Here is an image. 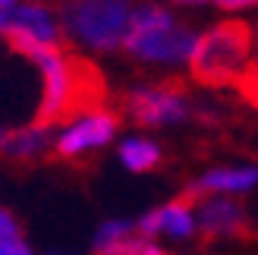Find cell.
<instances>
[{
  "label": "cell",
  "mask_w": 258,
  "mask_h": 255,
  "mask_svg": "<svg viewBox=\"0 0 258 255\" xmlns=\"http://www.w3.org/2000/svg\"><path fill=\"white\" fill-rule=\"evenodd\" d=\"M41 73V95L35 107V123L54 130L60 123H73L95 113L104 104V79L88 57L67 54V50H47L35 60Z\"/></svg>",
  "instance_id": "cell-1"
},
{
  "label": "cell",
  "mask_w": 258,
  "mask_h": 255,
  "mask_svg": "<svg viewBox=\"0 0 258 255\" xmlns=\"http://www.w3.org/2000/svg\"><path fill=\"white\" fill-rule=\"evenodd\" d=\"M252 67V25L242 19H227L208 29L189 57V73L199 85L227 88L239 85V79Z\"/></svg>",
  "instance_id": "cell-2"
},
{
  "label": "cell",
  "mask_w": 258,
  "mask_h": 255,
  "mask_svg": "<svg viewBox=\"0 0 258 255\" xmlns=\"http://www.w3.org/2000/svg\"><path fill=\"white\" fill-rule=\"evenodd\" d=\"M196 32L189 25L176 22L170 13L158 4H142L133 10V25L126 38V54L142 63H164L176 67L186 63L196 50Z\"/></svg>",
  "instance_id": "cell-3"
},
{
  "label": "cell",
  "mask_w": 258,
  "mask_h": 255,
  "mask_svg": "<svg viewBox=\"0 0 258 255\" xmlns=\"http://www.w3.org/2000/svg\"><path fill=\"white\" fill-rule=\"evenodd\" d=\"M60 19L67 41L92 50H117L129 38L133 7L129 0H67L60 7Z\"/></svg>",
  "instance_id": "cell-4"
},
{
  "label": "cell",
  "mask_w": 258,
  "mask_h": 255,
  "mask_svg": "<svg viewBox=\"0 0 258 255\" xmlns=\"http://www.w3.org/2000/svg\"><path fill=\"white\" fill-rule=\"evenodd\" d=\"M0 35L7 38V44L16 54H22L32 63L47 50H63V44H67L60 22L50 16V10L38 4L4 7L0 10Z\"/></svg>",
  "instance_id": "cell-5"
},
{
  "label": "cell",
  "mask_w": 258,
  "mask_h": 255,
  "mask_svg": "<svg viewBox=\"0 0 258 255\" xmlns=\"http://www.w3.org/2000/svg\"><path fill=\"white\" fill-rule=\"evenodd\" d=\"M123 110L136 126H173L192 117L189 95L179 82L139 85L123 95Z\"/></svg>",
  "instance_id": "cell-6"
},
{
  "label": "cell",
  "mask_w": 258,
  "mask_h": 255,
  "mask_svg": "<svg viewBox=\"0 0 258 255\" xmlns=\"http://www.w3.org/2000/svg\"><path fill=\"white\" fill-rule=\"evenodd\" d=\"M120 130V113L117 110H95V113H85V117L73 120L67 130L57 136L54 142V155L63 161H79L92 151L104 148L113 142V136Z\"/></svg>",
  "instance_id": "cell-7"
},
{
  "label": "cell",
  "mask_w": 258,
  "mask_h": 255,
  "mask_svg": "<svg viewBox=\"0 0 258 255\" xmlns=\"http://www.w3.org/2000/svg\"><path fill=\"white\" fill-rule=\"evenodd\" d=\"M136 233L142 239H154V236H170V239H189L199 233V221H196V202L189 196H179L173 202H167L161 208H151L148 214H142L136 221Z\"/></svg>",
  "instance_id": "cell-8"
},
{
  "label": "cell",
  "mask_w": 258,
  "mask_h": 255,
  "mask_svg": "<svg viewBox=\"0 0 258 255\" xmlns=\"http://www.w3.org/2000/svg\"><path fill=\"white\" fill-rule=\"evenodd\" d=\"M199 233L208 239H236L249 233V214L230 196H208L196 202Z\"/></svg>",
  "instance_id": "cell-9"
},
{
  "label": "cell",
  "mask_w": 258,
  "mask_h": 255,
  "mask_svg": "<svg viewBox=\"0 0 258 255\" xmlns=\"http://www.w3.org/2000/svg\"><path fill=\"white\" fill-rule=\"evenodd\" d=\"M57 136L47 126L25 123V126H0V158L7 161H35L54 148Z\"/></svg>",
  "instance_id": "cell-10"
},
{
  "label": "cell",
  "mask_w": 258,
  "mask_h": 255,
  "mask_svg": "<svg viewBox=\"0 0 258 255\" xmlns=\"http://www.w3.org/2000/svg\"><path fill=\"white\" fill-rule=\"evenodd\" d=\"M258 186V167H214L208 173H202L183 196L192 202L208 199V196H236V193H249Z\"/></svg>",
  "instance_id": "cell-11"
},
{
  "label": "cell",
  "mask_w": 258,
  "mask_h": 255,
  "mask_svg": "<svg viewBox=\"0 0 258 255\" xmlns=\"http://www.w3.org/2000/svg\"><path fill=\"white\" fill-rule=\"evenodd\" d=\"M139 239L136 233V221H120L110 218L95 230L92 239V255H129L133 252V243Z\"/></svg>",
  "instance_id": "cell-12"
},
{
  "label": "cell",
  "mask_w": 258,
  "mask_h": 255,
  "mask_svg": "<svg viewBox=\"0 0 258 255\" xmlns=\"http://www.w3.org/2000/svg\"><path fill=\"white\" fill-rule=\"evenodd\" d=\"M161 145L151 142V139H142V136H129L120 142V161L126 170L133 173H148L161 164Z\"/></svg>",
  "instance_id": "cell-13"
},
{
  "label": "cell",
  "mask_w": 258,
  "mask_h": 255,
  "mask_svg": "<svg viewBox=\"0 0 258 255\" xmlns=\"http://www.w3.org/2000/svg\"><path fill=\"white\" fill-rule=\"evenodd\" d=\"M16 239H25L19 221L13 218L7 208H0V243H16Z\"/></svg>",
  "instance_id": "cell-14"
},
{
  "label": "cell",
  "mask_w": 258,
  "mask_h": 255,
  "mask_svg": "<svg viewBox=\"0 0 258 255\" xmlns=\"http://www.w3.org/2000/svg\"><path fill=\"white\" fill-rule=\"evenodd\" d=\"M129 255H167L158 243H154V239H136V243H133V252H129Z\"/></svg>",
  "instance_id": "cell-15"
},
{
  "label": "cell",
  "mask_w": 258,
  "mask_h": 255,
  "mask_svg": "<svg viewBox=\"0 0 258 255\" xmlns=\"http://www.w3.org/2000/svg\"><path fill=\"white\" fill-rule=\"evenodd\" d=\"M221 10H242V7H252V4H258V0H214Z\"/></svg>",
  "instance_id": "cell-16"
},
{
  "label": "cell",
  "mask_w": 258,
  "mask_h": 255,
  "mask_svg": "<svg viewBox=\"0 0 258 255\" xmlns=\"http://www.w3.org/2000/svg\"><path fill=\"white\" fill-rule=\"evenodd\" d=\"M44 255H76V252H60V249H54V252H44Z\"/></svg>",
  "instance_id": "cell-17"
},
{
  "label": "cell",
  "mask_w": 258,
  "mask_h": 255,
  "mask_svg": "<svg viewBox=\"0 0 258 255\" xmlns=\"http://www.w3.org/2000/svg\"><path fill=\"white\" fill-rule=\"evenodd\" d=\"M13 4H16V0H0V10H4V7H13Z\"/></svg>",
  "instance_id": "cell-18"
},
{
  "label": "cell",
  "mask_w": 258,
  "mask_h": 255,
  "mask_svg": "<svg viewBox=\"0 0 258 255\" xmlns=\"http://www.w3.org/2000/svg\"><path fill=\"white\" fill-rule=\"evenodd\" d=\"M0 255H13V252H10V249H7V246H0Z\"/></svg>",
  "instance_id": "cell-19"
},
{
  "label": "cell",
  "mask_w": 258,
  "mask_h": 255,
  "mask_svg": "<svg viewBox=\"0 0 258 255\" xmlns=\"http://www.w3.org/2000/svg\"><path fill=\"white\" fill-rule=\"evenodd\" d=\"M183 4H199V0H183Z\"/></svg>",
  "instance_id": "cell-20"
}]
</instances>
